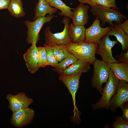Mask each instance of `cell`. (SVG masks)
Returning a JSON list of instances; mask_svg holds the SVG:
<instances>
[{
	"instance_id": "1",
	"label": "cell",
	"mask_w": 128,
	"mask_h": 128,
	"mask_svg": "<svg viewBox=\"0 0 128 128\" xmlns=\"http://www.w3.org/2000/svg\"><path fill=\"white\" fill-rule=\"evenodd\" d=\"M64 46L66 49L78 59L85 60L92 64L96 59V51L98 46L97 43L84 42L71 43Z\"/></svg>"
},
{
	"instance_id": "2",
	"label": "cell",
	"mask_w": 128,
	"mask_h": 128,
	"mask_svg": "<svg viewBox=\"0 0 128 128\" xmlns=\"http://www.w3.org/2000/svg\"><path fill=\"white\" fill-rule=\"evenodd\" d=\"M119 81L110 70L108 79L103 88L101 97L98 101L91 105L93 110L109 109L110 100L116 92Z\"/></svg>"
},
{
	"instance_id": "3",
	"label": "cell",
	"mask_w": 128,
	"mask_h": 128,
	"mask_svg": "<svg viewBox=\"0 0 128 128\" xmlns=\"http://www.w3.org/2000/svg\"><path fill=\"white\" fill-rule=\"evenodd\" d=\"M90 10L93 16L98 17L102 22L101 26L103 27L106 23H109L111 27H113V22L118 24L122 22L124 19L127 18L114 8L111 9L97 4L91 7Z\"/></svg>"
},
{
	"instance_id": "4",
	"label": "cell",
	"mask_w": 128,
	"mask_h": 128,
	"mask_svg": "<svg viewBox=\"0 0 128 128\" xmlns=\"http://www.w3.org/2000/svg\"><path fill=\"white\" fill-rule=\"evenodd\" d=\"M92 64L94 69L91 80V85L101 95L103 84L107 81L110 69L109 64L102 60L96 59Z\"/></svg>"
},
{
	"instance_id": "5",
	"label": "cell",
	"mask_w": 128,
	"mask_h": 128,
	"mask_svg": "<svg viewBox=\"0 0 128 128\" xmlns=\"http://www.w3.org/2000/svg\"><path fill=\"white\" fill-rule=\"evenodd\" d=\"M70 21L69 17L64 16L61 20L64 25V28L60 32L53 33L51 32L50 27L45 28L44 30L45 43L43 45L51 46L55 44L65 45L72 43L68 32Z\"/></svg>"
},
{
	"instance_id": "6",
	"label": "cell",
	"mask_w": 128,
	"mask_h": 128,
	"mask_svg": "<svg viewBox=\"0 0 128 128\" xmlns=\"http://www.w3.org/2000/svg\"><path fill=\"white\" fill-rule=\"evenodd\" d=\"M54 17V15L49 14L46 16L38 18L33 21L29 20L24 21L27 29L26 38L27 44L36 45L39 40V34L42 27L46 23L50 22Z\"/></svg>"
},
{
	"instance_id": "7",
	"label": "cell",
	"mask_w": 128,
	"mask_h": 128,
	"mask_svg": "<svg viewBox=\"0 0 128 128\" xmlns=\"http://www.w3.org/2000/svg\"><path fill=\"white\" fill-rule=\"evenodd\" d=\"M117 41L111 40L107 34L101 39L97 43L98 45L96 54L100 55L102 60L108 64L118 62L113 56L112 49L117 43Z\"/></svg>"
},
{
	"instance_id": "8",
	"label": "cell",
	"mask_w": 128,
	"mask_h": 128,
	"mask_svg": "<svg viewBox=\"0 0 128 128\" xmlns=\"http://www.w3.org/2000/svg\"><path fill=\"white\" fill-rule=\"evenodd\" d=\"M111 27H102L100 25V20L96 16L92 24L86 29L85 38L84 42L86 43H96L105 35L108 34Z\"/></svg>"
},
{
	"instance_id": "9",
	"label": "cell",
	"mask_w": 128,
	"mask_h": 128,
	"mask_svg": "<svg viewBox=\"0 0 128 128\" xmlns=\"http://www.w3.org/2000/svg\"><path fill=\"white\" fill-rule=\"evenodd\" d=\"M35 116L34 110L28 107L13 112L10 123L14 127L22 128L32 123Z\"/></svg>"
},
{
	"instance_id": "10",
	"label": "cell",
	"mask_w": 128,
	"mask_h": 128,
	"mask_svg": "<svg viewBox=\"0 0 128 128\" xmlns=\"http://www.w3.org/2000/svg\"><path fill=\"white\" fill-rule=\"evenodd\" d=\"M128 102V82L119 80L116 92L110 100L109 109L114 112L118 108H121L124 103Z\"/></svg>"
},
{
	"instance_id": "11",
	"label": "cell",
	"mask_w": 128,
	"mask_h": 128,
	"mask_svg": "<svg viewBox=\"0 0 128 128\" xmlns=\"http://www.w3.org/2000/svg\"><path fill=\"white\" fill-rule=\"evenodd\" d=\"M6 98L9 102V108L12 112L28 107L33 101L32 98L27 96L23 92L15 95L8 94Z\"/></svg>"
},
{
	"instance_id": "12",
	"label": "cell",
	"mask_w": 128,
	"mask_h": 128,
	"mask_svg": "<svg viewBox=\"0 0 128 128\" xmlns=\"http://www.w3.org/2000/svg\"><path fill=\"white\" fill-rule=\"evenodd\" d=\"M82 73H80L76 75L70 76L60 74L58 78L65 85L71 94L75 111L77 109L75 105V94L79 87L80 79Z\"/></svg>"
},
{
	"instance_id": "13",
	"label": "cell",
	"mask_w": 128,
	"mask_h": 128,
	"mask_svg": "<svg viewBox=\"0 0 128 128\" xmlns=\"http://www.w3.org/2000/svg\"><path fill=\"white\" fill-rule=\"evenodd\" d=\"M23 56L28 71L31 74L35 73L40 68L38 50L36 45H32Z\"/></svg>"
},
{
	"instance_id": "14",
	"label": "cell",
	"mask_w": 128,
	"mask_h": 128,
	"mask_svg": "<svg viewBox=\"0 0 128 128\" xmlns=\"http://www.w3.org/2000/svg\"><path fill=\"white\" fill-rule=\"evenodd\" d=\"M89 8V5L80 3L76 8H73L72 23L82 26L87 24L89 19L88 11Z\"/></svg>"
},
{
	"instance_id": "15",
	"label": "cell",
	"mask_w": 128,
	"mask_h": 128,
	"mask_svg": "<svg viewBox=\"0 0 128 128\" xmlns=\"http://www.w3.org/2000/svg\"><path fill=\"white\" fill-rule=\"evenodd\" d=\"M91 64L90 63L87 61L78 59L63 70L60 74L70 76L76 75L80 73H86L90 69Z\"/></svg>"
},
{
	"instance_id": "16",
	"label": "cell",
	"mask_w": 128,
	"mask_h": 128,
	"mask_svg": "<svg viewBox=\"0 0 128 128\" xmlns=\"http://www.w3.org/2000/svg\"><path fill=\"white\" fill-rule=\"evenodd\" d=\"M49 0H39L34 9L35 14L33 20H35L40 17H44L47 14H53L57 12L58 9L50 6L49 4Z\"/></svg>"
},
{
	"instance_id": "17",
	"label": "cell",
	"mask_w": 128,
	"mask_h": 128,
	"mask_svg": "<svg viewBox=\"0 0 128 128\" xmlns=\"http://www.w3.org/2000/svg\"><path fill=\"white\" fill-rule=\"evenodd\" d=\"M86 29L84 26L76 25L73 23L69 25L68 34L73 43L84 41L85 38Z\"/></svg>"
},
{
	"instance_id": "18",
	"label": "cell",
	"mask_w": 128,
	"mask_h": 128,
	"mask_svg": "<svg viewBox=\"0 0 128 128\" xmlns=\"http://www.w3.org/2000/svg\"><path fill=\"white\" fill-rule=\"evenodd\" d=\"M109 65L117 78L128 82V63L118 62L110 63Z\"/></svg>"
},
{
	"instance_id": "19",
	"label": "cell",
	"mask_w": 128,
	"mask_h": 128,
	"mask_svg": "<svg viewBox=\"0 0 128 128\" xmlns=\"http://www.w3.org/2000/svg\"><path fill=\"white\" fill-rule=\"evenodd\" d=\"M109 36H115L117 41L121 44L122 50L121 54L123 51L128 50V35L119 27L117 24L111 27V30L108 34Z\"/></svg>"
},
{
	"instance_id": "20",
	"label": "cell",
	"mask_w": 128,
	"mask_h": 128,
	"mask_svg": "<svg viewBox=\"0 0 128 128\" xmlns=\"http://www.w3.org/2000/svg\"><path fill=\"white\" fill-rule=\"evenodd\" d=\"M7 9L10 15L16 18L23 17L26 14L22 0H10Z\"/></svg>"
},
{
	"instance_id": "21",
	"label": "cell",
	"mask_w": 128,
	"mask_h": 128,
	"mask_svg": "<svg viewBox=\"0 0 128 128\" xmlns=\"http://www.w3.org/2000/svg\"><path fill=\"white\" fill-rule=\"evenodd\" d=\"M49 4L52 7L60 10L59 14L61 16H66L72 19L73 16V8L67 6L61 0H49Z\"/></svg>"
},
{
	"instance_id": "22",
	"label": "cell",
	"mask_w": 128,
	"mask_h": 128,
	"mask_svg": "<svg viewBox=\"0 0 128 128\" xmlns=\"http://www.w3.org/2000/svg\"><path fill=\"white\" fill-rule=\"evenodd\" d=\"M78 59L70 53L67 56L59 63L57 66L53 70L59 74L62 71L70 65L76 62Z\"/></svg>"
},
{
	"instance_id": "23",
	"label": "cell",
	"mask_w": 128,
	"mask_h": 128,
	"mask_svg": "<svg viewBox=\"0 0 128 128\" xmlns=\"http://www.w3.org/2000/svg\"><path fill=\"white\" fill-rule=\"evenodd\" d=\"M64 46L55 44L50 46L53 50L55 58L59 62L61 61L70 53L66 49Z\"/></svg>"
},
{
	"instance_id": "24",
	"label": "cell",
	"mask_w": 128,
	"mask_h": 128,
	"mask_svg": "<svg viewBox=\"0 0 128 128\" xmlns=\"http://www.w3.org/2000/svg\"><path fill=\"white\" fill-rule=\"evenodd\" d=\"M37 47L38 51L39 66V68H44L48 65L46 48L44 46H39Z\"/></svg>"
},
{
	"instance_id": "25",
	"label": "cell",
	"mask_w": 128,
	"mask_h": 128,
	"mask_svg": "<svg viewBox=\"0 0 128 128\" xmlns=\"http://www.w3.org/2000/svg\"><path fill=\"white\" fill-rule=\"evenodd\" d=\"M46 49L48 65L54 68L58 65L59 62L55 58L53 50L50 46L44 45Z\"/></svg>"
},
{
	"instance_id": "26",
	"label": "cell",
	"mask_w": 128,
	"mask_h": 128,
	"mask_svg": "<svg viewBox=\"0 0 128 128\" xmlns=\"http://www.w3.org/2000/svg\"><path fill=\"white\" fill-rule=\"evenodd\" d=\"M113 128H128V121L124 119L122 116H117L112 124Z\"/></svg>"
},
{
	"instance_id": "27",
	"label": "cell",
	"mask_w": 128,
	"mask_h": 128,
	"mask_svg": "<svg viewBox=\"0 0 128 128\" xmlns=\"http://www.w3.org/2000/svg\"><path fill=\"white\" fill-rule=\"evenodd\" d=\"M117 61L119 62H123L128 63V50L123 51L119 56Z\"/></svg>"
},
{
	"instance_id": "28",
	"label": "cell",
	"mask_w": 128,
	"mask_h": 128,
	"mask_svg": "<svg viewBox=\"0 0 128 128\" xmlns=\"http://www.w3.org/2000/svg\"><path fill=\"white\" fill-rule=\"evenodd\" d=\"M96 3L97 5L109 8H114L111 2L109 0H96Z\"/></svg>"
},
{
	"instance_id": "29",
	"label": "cell",
	"mask_w": 128,
	"mask_h": 128,
	"mask_svg": "<svg viewBox=\"0 0 128 128\" xmlns=\"http://www.w3.org/2000/svg\"><path fill=\"white\" fill-rule=\"evenodd\" d=\"M121 108L123 112V114L122 116L125 119L128 121V102L124 103Z\"/></svg>"
},
{
	"instance_id": "30",
	"label": "cell",
	"mask_w": 128,
	"mask_h": 128,
	"mask_svg": "<svg viewBox=\"0 0 128 128\" xmlns=\"http://www.w3.org/2000/svg\"><path fill=\"white\" fill-rule=\"evenodd\" d=\"M117 24L119 27L128 35V19L126 20L123 23H120Z\"/></svg>"
},
{
	"instance_id": "31",
	"label": "cell",
	"mask_w": 128,
	"mask_h": 128,
	"mask_svg": "<svg viewBox=\"0 0 128 128\" xmlns=\"http://www.w3.org/2000/svg\"><path fill=\"white\" fill-rule=\"evenodd\" d=\"M10 0H0V10L7 9Z\"/></svg>"
},
{
	"instance_id": "32",
	"label": "cell",
	"mask_w": 128,
	"mask_h": 128,
	"mask_svg": "<svg viewBox=\"0 0 128 128\" xmlns=\"http://www.w3.org/2000/svg\"><path fill=\"white\" fill-rule=\"evenodd\" d=\"M78 0L80 3L87 4L91 7L94 6L96 5V0Z\"/></svg>"
},
{
	"instance_id": "33",
	"label": "cell",
	"mask_w": 128,
	"mask_h": 128,
	"mask_svg": "<svg viewBox=\"0 0 128 128\" xmlns=\"http://www.w3.org/2000/svg\"><path fill=\"white\" fill-rule=\"evenodd\" d=\"M111 2L113 7L115 9L117 10H119V8L117 6L115 0H109Z\"/></svg>"
}]
</instances>
